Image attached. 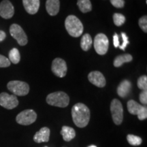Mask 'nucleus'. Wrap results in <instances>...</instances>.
Here are the masks:
<instances>
[{
	"mask_svg": "<svg viewBox=\"0 0 147 147\" xmlns=\"http://www.w3.org/2000/svg\"><path fill=\"white\" fill-rule=\"evenodd\" d=\"M10 65V61L8 58L0 55V67H7Z\"/></svg>",
	"mask_w": 147,
	"mask_h": 147,
	"instance_id": "27",
	"label": "nucleus"
},
{
	"mask_svg": "<svg viewBox=\"0 0 147 147\" xmlns=\"http://www.w3.org/2000/svg\"><path fill=\"white\" fill-rule=\"evenodd\" d=\"M88 79L89 82L97 87L102 88L106 85V78L100 71H91L88 75Z\"/></svg>",
	"mask_w": 147,
	"mask_h": 147,
	"instance_id": "13",
	"label": "nucleus"
},
{
	"mask_svg": "<svg viewBox=\"0 0 147 147\" xmlns=\"http://www.w3.org/2000/svg\"><path fill=\"white\" fill-rule=\"evenodd\" d=\"M110 112L112 118L115 125H119L122 123L123 119V108L122 104L117 99H114L110 104Z\"/></svg>",
	"mask_w": 147,
	"mask_h": 147,
	"instance_id": "5",
	"label": "nucleus"
},
{
	"mask_svg": "<svg viewBox=\"0 0 147 147\" xmlns=\"http://www.w3.org/2000/svg\"><path fill=\"white\" fill-rule=\"evenodd\" d=\"M51 70L55 76L59 78L65 76L67 70L66 62L61 58H55L52 63Z\"/></svg>",
	"mask_w": 147,
	"mask_h": 147,
	"instance_id": "10",
	"label": "nucleus"
},
{
	"mask_svg": "<svg viewBox=\"0 0 147 147\" xmlns=\"http://www.w3.org/2000/svg\"><path fill=\"white\" fill-rule=\"evenodd\" d=\"M10 34L14 38L18 44L21 46L26 45L28 42L27 36L23 29L17 24H12L10 27Z\"/></svg>",
	"mask_w": 147,
	"mask_h": 147,
	"instance_id": "9",
	"label": "nucleus"
},
{
	"mask_svg": "<svg viewBox=\"0 0 147 147\" xmlns=\"http://www.w3.org/2000/svg\"><path fill=\"white\" fill-rule=\"evenodd\" d=\"M45 147H47V146H45Z\"/></svg>",
	"mask_w": 147,
	"mask_h": 147,
	"instance_id": "34",
	"label": "nucleus"
},
{
	"mask_svg": "<svg viewBox=\"0 0 147 147\" xmlns=\"http://www.w3.org/2000/svg\"><path fill=\"white\" fill-rule=\"evenodd\" d=\"M131 89V83L128 80H123L117 87V93L121 97H125L129 94Z\"/></svg>",
	"mask_w": 147,
	"mask_h": 147,
	"instance_id": "17",
	"label": "nucleus"
},
{
	"mask_svg": "<svg viewBox=\"0 0 147 147\" xmlns=\"http://www.w3.org/2000/svg\"><path fill=\"white\" fill-rule=\"evenodd\" d=\"M14 8L9 0H3L0 3V16L5 19H9L14 16Z\"/></svg>",
	"mask_w": 147,
	"mask_h": 147,
	"instance_id": "12",
	"label": "nucleus"
},
{
	"mask_svg": "<svg viewBox=\"0 0 147 147\" xmlns=\"http://www.w3.org/2000/svg\"><path fill=\"white\" fill-rule=\"evenodd\" d=\"M46 8L49 15H57L59 13L60 8L59 0H47Z\"/></svg>",
	"mask_w": 147,
	"mask_h": 147,
	"instance_id": "16",
	"label": "nucleus"
},
{
	"mask_svg": "<svg viewBox=\"0 0 147 147\" xmlns=\"http://www.w3.org/2000/svg\"><path fill=\"white\" fill-rule=\"evenodd\" d=\"M139 99L140 102L142 103L144 105H146L147 104V91H142L140 93L139 96Z\"/></svg>",
	"mask_w": 147,
	"mask_h": 147,
	"instance_id": "30",
	"label": "nucleus"
},
{
	"mask_svg": "<svg viewBox=\"0 0 147 147\" xmlns=\"http://www.w3.org/2000/svg\"><path fill=\"white\" fill-rule=\"evenodd\" d=\"M66 30L71 36L78 38L83 33V25L82 22L74 15H69L65 21Z\"/></svg>",
	"mask_w": 147,
	"mask_h": 147,
	"instance_id": "2",
	"label": "nucleus"
},
{
	"mask_svg": "<svg viewBox=\"0 0 147 147\" xmlns=\"http://www.w3.org/2000/svg\"><path fill=\"white\" fill-rule=\"evenodd\" d=\"M138 87L142 91H146L147 89V76L146 75L140 76L138 79Z\"/></svg>",
	"mask_w": 147,
	"mask_h": 147,
	"instance_id": "25",
	"label": "nucleus"
},
{
	"mask_svg": "<svg viewBox=\"0 0 147 147\" xmlns=\"http://www.w3.org/2000/svg\"><path fill=\"white\" fill-rule=\"evenodd\" d=\"M23 6L27 13L35 14L40 8V0H23Z\"/></svg>",
	"mask_w": 147,
	"mask_h": 147,
	"instance_id": "15",
	"label": "nucleus"
},
{
	"mask_svg": "<svg viewBox=\"0 0 147 147\" xmlns=\"http://www.w3.org/2000/svg\"><path fill=\"white\" fill-rule=\"evenodd\" d=\"M127 110L131 115H137L139 120L143 121L147 118V108L133 100L127 102Z\"/></svg>",
	"mask_w": 147,
	"mask_h": 147,
	"instance_id": "6",
	"label": "nucleus"
},
{
	"mask_svg": "<svg viewBox=\"0 0 147 147\" xmlns=\"http://www.w3.org/2000/svg\"><path fill=\"white\" fill-rule=\"evenodd\" d=\"M113 21L115 25L119 27L125 23V17L122 14L115 13L113 15Z\"/></svg>",
	"mask_w": 147,
	"mask_h": 147,
	"instance_id": "24",
	"label": "nucleus"
},
{
	"mask_svg": "<svg viewBox=\"0 0 147 147\" xmlns=\"http://www.w3.org/2000/svg\"><path fill=\"white\" fill-rule=\"evenodd\" d=\"M8 90L12 92L14 95L25 96L29 92V86L27 82L20 80H12L7 84Z\"/></svg>",
	"mask_w": 147,
	"mask_h": 147,
	"instance_id": "4",
	"label": "nucleus"
},
{
	"mask_svg": "<svg viewBox=\"0 0 147 147\" xmlns=\"http://www.w3.org/2000/svg\"><path fill=\"white\" fill-rule=\"evenodd\" d=\"M37 119V114L34 110L29 109L22 111L16 116V121L22 125H29L34 123Z\"/></svg>",
	"mask_w": 147,
	"mask_h": 147,
	"instance_id": "8",
	"label": "nucleus"
},
{
	"mask_svg": "<svg viewBox=\"0 0 147 147\" xmlns=\"http://www.w3.org/2000/svg\"><path fill=\"white\" fill-rule=\"evenodd\" d=\"M51 131L49 128L45 127H42L38 132H36L34 136V140L37 143L47 142L50 138Z\"/></svg>",
	"mask_w": 147,
	"mask_h": 147,
	"instance_id": "14",
	"label": "nucleus"
},
{
	"mask_svg": "<svg viewBox=\"0 0 147 147\" xmlns=\"http://www.w3.org/2000/svg\"><path fill=\"white\" fill-rule=\"evenodd\" d=\"M113 44L115 48H118L119 47V36L117 35V34H114Z\"/></svg>",
	"mask_w": 147,
	"mask_h": 147,
	"instance_id": "31",
	"label": "nucleus"
},
{
	"mask_svg": "<svg viewBox=\"0 0 147 147\" xmlns=\"http://www.w3.org/2000/svg\"><path fill=\"white\" fill-rule=\"evenodd\" d=\"M92 43V38L89 34H86L82 37L81 40H80V47L84 51H88L91 49Z\"/></svg>",
	"mask_w": 147,
	"mask_h": 147,
	"instance_id": "20",
	"label": "nucleus"
},
{
	"mask_svg": "<svg viewBox=\"0 0 147 147\" xmlns=\"http://www.w3.org/2000/svg\"><path fill=\"white\" fill-rule=\"evenodd\" d=\"M127 140L129 144L132 146H139L142 142V140L140 137L132 135V134H128L127 136Z\"/></svg>",
	"mask_w": 147,
	"mask_h": 147,
	"instance_id": "23",
	"label": "nucleus"
},
{
	"mask_svg": "<svg viewBox=\"0 0 147 147\" xmlns=\"http://www.w3.org/2000/svg\"><path fill=\"white\" fill-rule=\"evenodd\" d=\"M6 38V34L3 31H0V42L3 41Z\"/></svg>",
	"mask_w": 147,
	"mask_h": 147,
	"instance_id": "32",
	"label": "nucleus"
},
{
	"mask_svg": "<svg viewBox=\"0 0 147 147\" xmlns=\"http://www.w3.org/2000/svg\"><path fill=\"white\" fill-rule=\"evenodd\" d=\"M61 134L63 140L67 142L71 141V140L74 139L76 136V132L73 128L70 127L68 126H63L62 127L61 131Z\"/></svg>",
	"mask_w": 147,
	"mask_h": 147,
	"instance_id": "18",
	"label": "nucleus"
},
{
	"mask_svg": "<svg viewBox=\"0 0 147 147\" xmlns=\"http://www.w3.org/2000/svg\"><path fill=\"white\" fill-rule=\"evenodd\" d=\"M8 59L14 64L19 63L20 60H21V55H20V53L17 49L14 48V49H11L8 54Z\"/></svg>",
	"mask_w": 147,
	"mask_h": 147,
	"instance_id": "22",
	"label": "nucleus"
},
{
	"mask_svg": "<svg viewBox=\"0 0 147 147\" xmlns=\"http://www.w3.org/2000/svg\"><path fill=\"white\" fill-rule=\"evenodd\" d=\"M133 57L130 54H124L117 56L114 60V66L116 67H121L125 63L131 62Z\"/></svg>",
	"mask_w": 147,
	"mask_h": 147,
	"instance_id": "19",
	"label": "nucleus"
},
{
	"mask_svg": "<svg viewBox=\"0 0 147 147\" xmlns=\"http://www.w3.org/2000/svg\"><path fill=\"white\" fill-rule=\"evenodd\" d=\"M138 25L144 33L147 32V16H143L139 19Z\"/></svg>",
	"mask_w": 147,
	"mask_h": 147,
	"instance_id": "26",
	"label": "nucleus"
},
{
	"mask_svg": "<svg viewBox=\"0 0 147 147\" xmlns=\"http://www.w3.org/2000/svg\"><path fill=\"white\" fill-rule=\"evenodd\" d=\"M121 36H122V40H123V44L122 45L119 46V48L121 49V50L125 51V48L127 47V46L129 45V40H128V37L127 36V34L125 33L122 32L121 33Z\"/></svg>",
	"mask_w": 147,
	"mask_h": 147,
	"instance_id": "28",
	"label": "nucleus"
},
{
	"mask_svg": "<svg viewBox=\"0 0 147 147\" xmlns=\"http://www.w3.org/2000/svg\"><path fill=\"white\" fill-rule=\"evenodd\" d=\"M90 110L82 103H77L71 108V117L74 124L78 127H86L90 120Z\"/></svg>",
	"mask_w": 147,
	"mask_h": 147,
	"instance_id": "1",
	"label": "nucleus"
},
{
	"mask_svg": "<svg viewBox=\"0 0 147 147\" xmlns=\"http://www.w3.org/2000/svg\"><path fill=\"white\" fill-rule=\"evenodd\" d=\"M112 5L117 8H122L125 5L124 0H110Z\"/></svg>",
	"mask_w": 147,
	"mask_h": 147,
	"instance_id": "29",
	"label": "nucleus"
},
{
	"mask_svg": "<svg viewBox=\"0 0 147 147\" xmlns=\"http://www.w3.org/2000/svg\"><path fill=\"white\" fill-rule=\"evenodd\" d=\"M47 102L51 106L65 108L69 104V97L65 92H54L47 97Z\"/></svg>",
	"mask_w": 147,
	"mask_h": 147,
	"instance_id": "3",
	"label": "nucleus"
},
{
	"mask_svg": "<svg viewBox=\"0 0 147 147\" xmlns=\"http://www.w3.org/2000/svg\"><path fill=\"white\" fill-rule=\"evenodd\" d=\"M18 105V100L16 95H9L7 93L0 94V106L6 109L11 110Z\"/></svg>",
	"mask_w": 147,
	"mask_h": 147,
	"instance_id": "11",
	"label": "nucleus"
},
{
	"mask_svg": "<svg viewBox=\"0 0 147 147\" xmlns=\"http://www.w3.org/2000/svg\"><path fill=\"white\" fill-rule=\"evenodd\" d=\"M88 147H97L96 146H95V145H91V146H88Z\"/></svg>",
	"mask_w": 147,
	"mask_h": 147,
	"instance_id": "33",
	"label": "nucleus"
},
{
	"mask_svg": "<svg viewBox=\"0 0 147 147\" xmlns=\"http://www.w3.org/2000/svg\"><path fill=\"white\" fill-rule=\"evenodd\" d=\"M77 5L82 13H87L92 10V5L90 0H78Z\"/></svg>",
	"mask_w": 147,
	"mask_h": 147,
	"instance_id": "21",
	"label": "nucleus"
},
{
	"mask_svg": "<svg viewBox=\"0 0 147 147\" xmlns=\"http://www.w3.org/2000/svg\"><path fill=\"white\" fill-rule=\"evenodd\" d=\"M109 41L107 36L104 34H99L95 37L94 48L97 54L105 55L108 52Z\"/></svg>",
	"mask_w": 147,
	"mask_h": 147,
	"instance_id": "7",
	"label": "nucleus"
}]
</instances>
